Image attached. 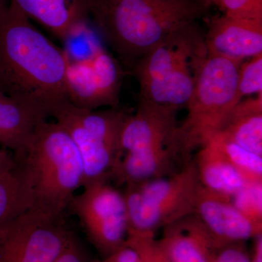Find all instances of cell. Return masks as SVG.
<instances>
[{
	"instance_id": "1",
	"label": "cell",
	"mask_w": 262,
	"mask_h": 262,
	"mask_svg": "<svg viewBox=\"0 0 262 262\" xmlns=\"http://www.w3.org/2000/svg\"><path fill=\"white\" fill-rule=\"evenodd\" d=\"M69 56L37 30L21 12L0 13V90L46 116L69 101Z\"/></svg>"
},
{
	"instance_id": "2",
	"label": "cell",
	"mask_w": 262,
	"mask_h": 262,
	"mask_svg": "<svg viewBox=\"0 0 262 262\" xmlns=\"http://www.w3.org/2000/svg\"><path fill=\"white\" fill-rule=\"evenodd\" d=\"M208 0H90L89 15L127 70L170 34L206 16Z\"/></svg>"
},
{
	"instance_id": "3",
	"label": "cell",
	"mask_w": 262,
	"mask_h": 262,
	"mask_svg": "<svg viewBox=\"0 0 262 262\" xmlns=\"http://www.w3.org/2000/svg\"><path fill=\"white\" fill-rule=\"evenodd\" d=\"M204 38L198 22L188 24L136 62L131 70L139 97L179 110L187 106L194 83L192 70L207 53Z\"/></svg>"
},
{
	"instance_id": "4",
	"label": "cell",
	"mask_w": 262,
	"mask_h": 262,
	"mask_svg": "<svg viewBox=\"0 0 262 262\" xmlns=\"http://www.w3.org/2000/svg\"><path fill=\"white\" fill-rule=\"evenodd\" d=\"M243 61L208 52L198 61L187 117L174 133L175 140L190 156L220 130L242 100L237 80Z\"/></svg>"
},
{
	"instance_id": "5",
	"label": "cell",
	"mask_w": 262,
	"mask_h": 262,
	"mask_svg": "<svg viewBox=\"0 0 262 262\" xmlns=\"http://www.w3.org/2000/svg\"><path fill=\"white\" fill-rule=\"evenodd\" d=\"M24 159L32 177L34 206L63 216L84 182L82 158L72 138L56 122L45 120Z\"/></svg>"
},
{
	"instance_id": "6",
	"label": "cell",
	"mask_w": 262,
	"mask_h": 262,
	"mask_svg": "<svg viewBox=\"0 0 262 262\" xmlns=\"http://www.w3.org/2000/svg\"><path fill=\"white\" fill-rule=\"evenodd\" d=\"M200 187L193 158L171 177L125 186L122 193L128 234H154L158 229L192 214Z\"/></svg>"
},
{
	"instance_id": "7",
	"label": "cell",
	"mask_w": 262,
	"mask_h": 262,
	"mask_svg": "<svg viewBox=\"0 0 262 262\" xmlns=\"http://www.w3.org/2000/svg\"><path fill=\"white\" fill-rule=\"evenodd\" d=\"M73 235L63 216L34 206L0 227V262H54Z\"/></svg>"
},
{
	"instance_id": "8",
	"label": "cell",
	"mask_w": 262,
	"mask_h": 262,
	"mask_svg": "<svg viewBox=\"0 0 262 262\" xmlns=\"http://www.w3.org/2000/svg\"><path fill=\"white\" fill-rule=\"evenodd\" d=\"M96 181L83 186L69 208L78 217L91 244L107 256L126 244L128 220L123 193L108 182Z\"/></svg>"
},
{
	"instance_id": "9",
	"label": "cell",
	"mask_w": 262,
	"mask_h": 262,
	"mask_svg": "<svg viewBox=\"0 0 262 262\" xmlns=\"http://www.w3.org/2000/svg\"><path fill=\"white\" fill-rule=\"evenodd\" d=\"M122 77L120 63L101 47L89 59L69 58L66 75L69 101L87 110L119 106Z\"/></svg>"
},
{
	"instance_id": "10",
	"label": "cell",
	"mask_w": 262,
	"mask_h": 262,
	"mask_svg": "<svg viewBox=\"0 0 262 262\" xmlns=\"http://www.w3.org/2000/svg\"><path fill=\"white\" fill-rule=\"evenodd\" d=\"M194 213L220 248L262 234V225L242 214L234 207L231 198L211 192L201 184Z\"/></svg>"
},
{
	"instance_id": "11",
	"label": "cell",
	"mask_w": 262,
	"mask_h": 262,
	"mask_svg": "<svg viewBox=\"0 0 262 262\" xmlns=\"http://www.w3.org/2000/svg\"><path fill=\"white\" fill-rule=\"evenodd\" d=\"M69 104L70 101H66L57 106L51 112V117L68 133L78 149L84 168L83 186L111 179L123 155L122 150L84 128L71 113Z\"/></svg>"
},
{
	"instance_id": "12",
	"label": "cell",
	"mask_w": 262,
	"mask_h": 262,
	"mask_svg": "<svg viewBox=\"0 0 262 262\" xmlns=\"http://www.w3.org/2000/svg\"><path fill=\"white\" fill-rule=\"evenodd\" d=\"M178 112L179 108L157 104L139 96L137 110L129 115L122 129L123 154L169 144L179 125Z\"/></svg>"
},
{
	"instance_id": "13",
	"label": "cell",
	"mask_w": 262,
	"mask_h": 262,
	"mask_svg": "<svg viewBox=\"0 0 262 262\" xmlns=\"http://www.w3.org/2000/svg\"><path fill=\"white\" fill-rule=\"evenodd\" d=\"M192 159L171 140L159 147L124 153L111 179L125 187L137 185L171 177Z\"/></svg>"
},
{
	"instance_id": "14",
	"label": "cell",
	"mask_w": 262,
	"mask_h": 262,
	"mask_svg": "<svg viewBox=\"0 0 262 262\" xmlns=\"http://www.w3.org/2000/svg\"><path fill=\"white\" fill-rule=\"evenodd\" d=\"M204 41L208 53L244 61L262 53V23L225 14L215 16Z\"/></svg>"
},
{
	"instance_id": "15",
	"label": "cell",
	"mask_w": 262,
	"mask_h": 262,
	"mask_svg": "<svg viewBox=\"0 0 262 262\" xmlns=\"http://www.w3.org/2000/svg\"><path fill=\"white\" fill-rule=\"evenodd\" d=\"M27 18L67 40L85 29L90 0H5Z\"/></svg>"
},
{
	"instance_id": "16",
	"label": "cell",
	"mask_w": 262,
	"mask_h": 262,
	"mask_svg": "<svg viewBox=\"0 0 262 262\" xmlns=\"http://www.w3.org/2000/svg\"><path fill=\"white\" fill-rule=\"evenodd\" d=\"M163 229L160 243L171 262H212L220 249L194 213Z\"/></svg>"
},
{
	"instance_id": "17",
	"label": "cell",
	"mask_w": 262,
	"mask_h": 262,
	"mask_svg": "<svg viewBox=\"0 0 262 262\" xmlns=\"http://www.w3.org/2000/svg\"><path fill=\"white\" fill-rule=\"evenodd\" d=\"M48 117L0 90V145L22 160L28 152L37 125Z\"/></svg>"
},
{
	"instance_id": "18",
	"label": "cell",
	"mask_w": 262,
	"mask_h": 262,
	"mask_svg": "<svg viewBox=\"0 0 262 262\" xmlns=\"http://www.w3.org/2000/svg\"><path fill=\"white\" fill-rule=\"evenodd\" d=\"M193 159L202 187L211 192L232 198L248 183L210 141L199 148Z\"/></svg>"
},
{
	"instance_id": "19",
	"label": "cell",
	"mask_w": 262,
	"mask_h": 262,
	"mask_svg": "<svg viewBox=\"0 0 262 262\" xmlns=\"http://www.w3.org/2000/svg\"><path fill=\"white\" fill-rule=\"evenodd\" d=\"M34 205L32 177L25 159L0 173V227L18 218Z\"/></svg>"
},
{
	"instance_id": "20",
	"label": "cell",
	"mask_w": 262,
	"mask_h": 262,
	"mask_svg": "<svg viewBox=\"0 0 262 262\" xmlns=\"http://www.w3.org/2000/svg\"><path fill=\"white\" fill-rule=\"evenodd\" d=\"M218 132L262 157V94L241 100L232 108Z\"/></svg>"
},
{
	"instance_id": "21",
	"label": "cell",
	"mask_w": 262,
	"mask_h": 262,
	"mask_svg": "<svg viewBox=\"0 0 262 262\" xmlns=\"http://www.w3.org/2000/svg\"><path fill=\"white\" fill-rule=\"evenodd\" d=\"M229 163L248 183L262 182V157L254 154L217 132L210 139Z\"/></svg>"
},
{
	"instance_id": "22",
	"label": "cell",
	"mask_w": 262,
	"mask_h": 262,
	"mask_svg": "<svg viewBox=\"0 0 262 262\" xmlns=\"http://www.w3.org/2000/svg\"><path fill=\"white\" fill-rule=\"evenodd\" d=\"M231 200L248 220L262 225V182L248 183Z\"/></svg>"
},
{
	"instance_id": "23",
	"label": "cell",
	"mask_w": 262,
	"mask_h": 262,
	"mask_svg": "<svg viewBox=\"0 0 262 262\" xmlns=\"http://www.w3.org/2000/svg\"><path fill=\"white\" fill-rule=\"evenodd\" d=\"M241 97L262 94V53L242 62L238 71L237 80Z\"/></svg>"
},
{
	"instance_id": "24",
	"label": "cell",
	"mask_w": 262,
	"mask_h": 262,
	"mask_svg": "<svg viewBox=\"0 0 262 262\" xmlns=\"http://www.w3.org/2000/svg\"><path fill=\"white\" fill-rule=\"evenodd\" d=\"M126 244L137 253L139 262H171L154 234H128Z\"/></svg>"
},
{
	"instance_id": "25",
	"label": "cell",
	"mask_w": 262,
	"mask_h": 262,
	"mask_svg": "<svg viewBox=\"0 0 262 262\" xmlns=\"http://www.w3.org/2000/svg\"><path fill=\"white\" fill-rule=\"evenodd\" d=\"M224 14L262 23V0H213Z\"/></svg>"
},
{
	"instance_id": "26",
	"label": "cell",
	"mask_w": 262,
	"mask_h": 262,
	"mask_svg": "<svg viewBox=\"0 0 262 262\" xmlns=\"http://www.w3.org/2000/svg\"><path fill=\"white\" fill-rule=\"evenodd\" d=\"M54 262H96L89 256L82 245L77 241L75 236L71 238L70 242L63 250Z\"/></svg>"
},
{
	"instance_id": "27",
	"label": "cell",
	"mask_w": 262,
	"mask_h": 262,
	"mask_svg": "<svg viewBox=\"0 0 262 262\" xmlns=\"http://www.w3.org/2000/svg\"><path fill=\"white\" fill-rule=\"evenodd\" d=\"M234 243L219 249L212 262H251L244 248Z\"/></svg>"
},
{
	"instance_id": "28",
	"label": "cell",
	"mask_w": 262,
	"mask_h": 262,
	"mask_svg": "<svg viewBox=\"0 0 262 262\" xmlns=\"http://www.w3.org/2000/svg\"><path fill=\"white\" fill-rule=\"evenodd\" d=\"M96 262H139V257L136 251L125 244L123 247L106 256L102 261Z\"/></svg>"
},
{
	"instance_id": "29",
	"label": "cell",
	"mask_w": 262,
	"mask_h": 262,
	"mask_svg": "<svg viewBox=\"0 0 262 262\" xmlns=\"http://www.w3.org/2000/svg\"><path fill=\"white\" fill-rule=\"evenodd\" d=\"M15 163L16 159L13 153L5 148L0 149V173L12 168Z\"/></svg>"
},
{
	"instance_id": "30",
	"label": "cell",
	"mask_w": 262,
	"mask_h": 262,
	"mask_svg": "<svg viewBox=\"0 0 262 262\" xmlns=\"http://www.w3.org/2000/svg\"><path fill=\"white\" fill-rule=\"evenodd\" d=\"M254 239H256L255 252L253 260L251 262H262V234H258Z\"/></svg>"
},
{
	"instance_id": "31",
	"label": "cell",
	"mask_w": 262,
	"mask_h": 262,
	"mask_svg": "<svg viewBox=\"0 0 262 262\" xmlns=\"http://www.w3.org/2000/svg\"><path fill=\"white\" fill-rule=\"evenodd\" d=\"M7 5H7L6 2L5 0H0V13L7 8Z\"/></svg>"
},
{
	"instance_id": "32",
	"label": "cell",
	"mask_w": 262,
	"mask_h": 262,
	"mask_svg": "<svg viewBox=\"0 0 262 262\" xmlns=\"http://www.w3.org/2000/svg\"><path fill=\"white\" fill-rule=\"evenodd\" d=\"M208 1H209V3H211V5H213V0H208Z\"/></svg>"
}]
</instances>
